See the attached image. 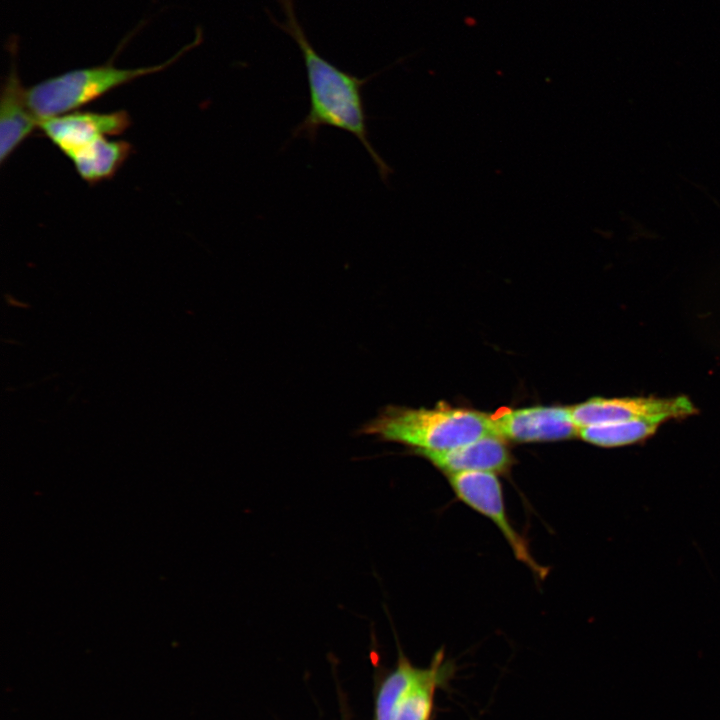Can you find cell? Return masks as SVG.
Segmentation results:
<instances>
[{
  "label": "cell",
  "mask_w": 720,
  "mask_h": 720,
  "mask_svg": "<svg viewBox=\"0 0 720 720\" xmlns=\"http://www.w3.org/2000/svg\"><path fill=\"white\" fill-rule=\"evenodd\" d=\"M285 15L283 22L271 20L297 43L304 60L309 110L292 130V138L314 143L323 127H333L355 136L368 152L381 179L387 182L393 172L370 141L363 88L376 74L359 78L323 58L311 45L295 12L294 0H278Z\"/></svg>",
  "instance_id": "cell-1"
},
{
  "label": "cell",
  "mask_w": 720,
  "mask_h": 720,
  "mask_svg": "<svg viewBox=\"0 0 720 720\" xmlns=\"http://www.w3.org/2000/svg\"><path fill=\"white\" fill-rule=\"evenodd\" d=\"M132 153L133 146L128 141L100 137L66 157L82 180L95 185L111 179Z\"/></svg>",
  "instance_id": "cell-10"
},
{
  "label": "cell",
  "mask_w": 720,
  "mask_h": 720,
  "mask_svg": "<svg viewBox=\"0 0 720 720\" xmlns=\"http://www.w3.org/2000/svg\"><path fill=\"white\" fill-rule=\"evenodd\" d=\"M417 454L428 459L448 475L462 472H507L512 465V455L505 440L487 435L467 444L444 451H420Z\"/></svg>",
  "instance_id": "cell-9"
},
{
  "label": "cell",
  "mask_w": 720,
  "mask_h": 720,
  "mask_svg": "<svg viewBox=\"0 0 720 720\" xmlns=\"http://www.w3.org/2000/svg\"><path fill=\"white\" fill-rule=\"evenodd\" d=\"M17 40L10 39V70L3 80L0 95V163L4 164L15 150L39 129V120L31 112L26 87L21 83L15 63Z\"/></svg>",
  "instance_id": "cell-8"
},
{
  "label": "cell",
  "mask_w": 720,
  "mask_h": 720,
  "mask_svg": "<svg viewBox=\"0 0 720 720\" xmlns=\"http://www.w3.org/2000/svg\"><path fill=\"white\" fill-rule=\"evenodd\" d=\"M443 652L439 651L429 668L422 669L400 701L395 720H429L433 709L434 692L446 672Z\"/></svg>",
  "instance_id": "cell-11"
},
{
  "label": "cell",
  "mask_w": 720,
  "mask_h": 720,
  "mask_svg": "<svg viewBox=\"0 0 720 720\" xmlns=\"http://www.w3.org/2000/svg\"><path fill=\"white\" fill-rule=\"evenodd\" d=\"M456 496L475 511L490 518L503 534L515 557L543 579L548 568L532 557L526 540L515 530L507 516L501 483L490 472H462L448 475Z\"/></svg>",
  "instance_id": "cell-4"
},
{
  "label": "cell",
  "mask_w": 720,
  "mask_h": 720,
  "mask_svg": "<svg viewBox=\"0 0 720 720\" xmlns=\"http://www.w3.org/2000/svg\"><path fill=\"white\" fill-rule=\"evenodd\" d=\"M416 668L401 657L397 668L385 679L376 702V720H395L396 710L406 692L420 676Z\"/></svg>",
  "instance_id": "cell-13"
},
{
  "label": "cell",
  "mask_w": 720,
  "mask_h": 720,
  "mask_svg": "<svg viewBox=\"0 0 720 720\" xmlns=\"http://www.w3.org/2000/svg\"><path fill=\"white\" fill-rule=\"evenodd\" d=\"M202 40V31L198 28L193 42L167 61L153 66L117 68L113 55L105 64L73 69L44 79L26 88L28 106L39 121L78 110L124 84L166 69Z\"/></svg>",
  "instance_id": "cell-3"
},
{
  "label": "cell",
  "mask_w": 720,
  "mask_h": 720,
  "mask_svg": "<svg viewBox=\"0 0 720 720\" xmlns=\"http://www.w3.org/2000/svg\"><path fill=\"white\" fill-rule=\"evenodd\" d=\"M661 424L648 420H631L579 427L578 436L596 446L612 448L634 444L652 436Z\"/></svg>",
  "instance_id": "cell-12"
},
{
  "label": "cell",
  "mask_w": 720,
  "mask_h": 720,
  "mask_svg": "<svg viewBox=\"0 0 720 720\" xmlns=\"http://www.w3.org/2000/svg\"><path fill=\"white\" fill-rule=\"evenodd\" d=\"M132 124L125 110L71 111L39 121V129L65 156L100 138L123 134Z\"/></svg>",
  "instance_id": "cell-6"
},
{
  "label": "cell",
  "mask_w": 720,
  "mask_h": 720,
  "mask_svg": "<svg viewBox=\"0 0 720 720\" xmlns=\"http://www.w3.org/2000/svg\"><path fill=\"white\" fill-rule=\"evenodd\" d=\"M577 427L631 420H648L663 424L671 419L693 415L696 408L685 396L673 398L632 397L589 399L569 407Z\"/></svg>",
  "instance_id": "cell-5"
},
{
  "label": "cell",
  "mask_w": 720,
  "mask_h": 720,
  "mask_svg": "<svg viewBox=\"0 0 720 720\" xmlns=\"http://www.w3.org/2000/svg\"><path fill=\"white\" fill-rule=\"evenodd\" d=\"M494 434L516 442H546L578 436L569 408L537 406L503 409L490 415Z\"/></svg>",
  "instance_id": "cell-7"
},
{
  "label": "cell",
  "mask_w": 720,
  "mask_h": 720,
  "mask_svg": "<svg viewBox=\"0 0 720 720\" xmlns=\"http://www.w3.org/2000/svg\"><path fill=\"white\" fill-rule=\"evenodd\" d=\"M362 432L420 451H444L495 435L490 415L439 403L434 408L388 406Z\"/></svg>",
  "instance_id": "cell-2"
}]
</instances>
